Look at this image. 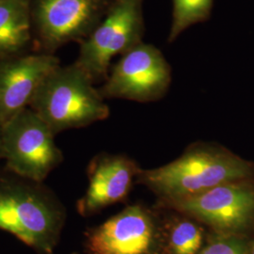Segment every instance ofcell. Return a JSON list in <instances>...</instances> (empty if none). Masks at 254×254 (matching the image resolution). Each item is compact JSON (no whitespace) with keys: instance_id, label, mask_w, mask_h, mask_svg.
Returning <instances> with one entry per match:
<instances>
[{"instance_id":"6da1fadb","label":"cell","mask_w":254,"mask_h":254,"mask_svg":"<svg viewBox=\"0 0 254 254\" xmlns=\"http://www.w3.org/2000/svg\"><path fill=\"white\" fill-rule=\"evenodd\" d=\"M67 210L45 183L23 177L0 163V230L39 254H54Z\"/></svg>"},{"instance_id":"30bf717a","label":"cell","mask_w":254,"mask_h":254,"mask_svg":"<svg viewBox=\"0 0 254 254\" xmlns=\"http://www.w3.org/2000/svg\"><path fill=\"white\" fill-rule=\"evenodd\" d=\"M61 66L55 54L28 52L0 59V123L29 108L46 76Z\"/></svg>"},{"instance_id":"3957f363","label":"cell","mask_w":254,"mask_h":254,"mask_svg":"<svg viewBox=\"0 0 254 254\" xmlns=\"http://www.w3.org/2000/svg\"><path fill=\"white\" fill-rule=\"evenodd\" d=\"M29 108L55 135L89 127L109 117L110 110L90 76L76 64L59 66L38 89Z\"/></svg>"},{"instance_id":"9c48e42d","label":"cell","mask_w":254,"mask_h":254,"mask_svg":"<svg viewBox=\"0 0 254 254\" xmlns=\"http://www.w3.org/2000/svg\"><path fill=\"white\" fill-rule=\"evenodd\" d=\"M160 208L195 218L212 232L236 235L254 218V187L246 180L229 182Z\"/></svg>"},{"instance_id":"2e32d148","label":"cell","mask_w":254,"mask_h":254,"mask_svg":"<svg viewBox=\"0 0 254 254\" xmlns=\"http://www.w3.org/2000/svg\"><path fill=\"white\" fill-rule=\"evenodd\" d=\"M1 130H2V125L0 123V163L3 162V155H2V145H1Z\"/></svg>"},{"instance_id":"ac0fdd59","label":"cell","mask_w":254,"mask_h":254,"mask_svg":"<svg viewBox=\"0 0 254 254\" xmlns=\"http://www.w3.org/2000/svg\"><path fill=\"white\" fill-rule=\"evenodd\" d=\"M76 254V253H73V254Z\"/></svg>"},{"instance_id":"5bb4252c","label":"cell","mask_w":254,"mask_h":254,"mask_svg":"<svg viewBox=\"0 0 254 254\" xmlns=\"http://www.w3.org/2000/svg\"><path fill=\"white\" fill-rule=\"evenodd\" d=\"M214 0H173V22L168 42L173 43L188 27L207 21Z\"/></svg>"},{"instance_id":"8992f818","label":"cell","mask_w":254,"mask_h":254,"mask_svg":"<svg viewBox=\"0 0 254 254\" xmlns=\"http://www.w3.org/2000/svg\"><path fill=\"white\" fill-rule=\"evenodd\" d=\"M142 2L143 0H117L99 26L80 43L79 55L74 64L94 84L108 78L114 57L123 56L142 43Z\"/></svg>"},{"instance_id":"4fadbf2b","label":"cell","mask_w":254,"mask_h":254,"mask_svg":"<svg viewBox=\"0 0 254 254\" xmlns=\"http://www.w3.org/2000/svg\"><path fill=\"white\" fill-rule=\"evenodd\" d=\"M177 213L178 215L164 218L163 254H200L207 240L203 224Z\"/></svg>"},{"instance_id":"277c9868","label":"cell","mask_w":254,"mask_h":254,"mask_svg":"<svg viewBox=\"0 0 254 254\" xmlns=\"http://www.w3.org/2000/svg\"><path fill=\"white\" fill-rule=\"evenodd\" d=\"M55 135L35 111L23 109L2 125L1 145L4 166L34 181L45 183L64 162Z\"/></svg>"},{"instance_id":"5b68a950","label":"cell","mask_w":254,"mask_h":254,"mask_svg":"<svg viewBox=\"0 0 254 254\" xmlns=\"http://www.w3.org/2000/svg\"><path fill=\"white\" fill-rule=\"evenodd\" d=\"M117 0H31L34 52L55 54L91 35Z\"/></svg>"},{"instance_id":"7c38bea8","label":"cell","mask_w":254,"mask_h":254,"mask_svg":"<svg viewBox=\"0 0 254 254\" xmlns=\"http://www.w3.org/2000/svg\"><path fill=\"white\" fill-rule=\"evenodd\" d=\"M34 52L31 0H0V59Z\"/></svg>"},{"instance_id":"9a60e30c","label":"cell","mask_w":254,"mask_h":254,"mask_svg":"<svg viewBox=\"0 0 254 254\" xmlns=\"http://www.w3.org/2000/svg\"><path fill=\"white\" fill-rule=\"evenodd\" d=\"M245 240L237 235L212 232L199 254H248Z\"/></svg>"},{"instance_id":"8fae6325","label":"cell","mask_w":254,"mask_h":254,"mask_svg":"<svg viewBox=\"0 0 254 254\" xmlns=\"http://www.w3.org/2000/svg\"><path fill=\"white\" fill-rule=\"evenodd\" d=\"M140 171L138 165L127 155L96 154L87 168L89 185L85 194L76 202L78 214L88 218L124 201Z\"/></svg>"},{"instance_id":"e0dca14e","label":"cell","mask_w":254,"mask_h":254,"mask_svg":"<svg viewBox=\"0 0 254 254\" xmlns=\"http://www.w3.org/2000/svg\"><path fill=\"white\" fill-rule=\"evenodd\" d=\"M254 254V244H253V246H252V249H251V252L249 251V254Z\"/></svg>"},{"instance_id":"ba28073f","label":"cell","mask_w":254,"mask_h":254,"mask_svg":"<svg viewBox=\"0 0 254 254\" xmlns=\"http://www.w3.org/2000/svg\"><path fill=\"white\" fill-rule=\"evenodd\" d=\"M172 83V68L162 52L143 42L123 55L99 92L104 99L140 103L160 100Z\"/></svg>"},{"instance_id":"7a4b0ae2","label":"cell","mask_w":254,"mask_h":254,"mask_svg":"<svg viewBox=\"0 0 254 254\" xmlns=\"http://www.w3.org/2000/svg\"><path fill=\"white\" fill-rule=\"evenodd\" d=\"M251 164L221 147L198 143L161 167L141 170L136 181L154 193L159 206L186 200L229 182L247 180Z\"/></svg>"},{"instance_id":"52a82bcc","label":"cell","mask_w":254,"mask_h":254,"mask_svg":"<svg viewBox=\"0 0 254 254\" xmlns=\"http://www.w3.org/2000/svg\"><path fill=\"white\" fill-rule=\"evenodd\" d=\"M163 217L140 203L128 205L84 234L87 254H163Z\"/></svg>"}]
</instances>
